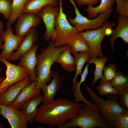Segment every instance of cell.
<instances>
[{
	"instance_id": "cell-1",
	"label": "cell",
	"mask_w": 128,
	"mask_h": 128,
	"mask_svg": "<svg viewBox=\"0 0 128 128\" xmlns=\"http://www.w3.org/2000/svg\"><path fill=\"white\" fill-rule=\"evenodd\" d=\"M82 106V103L67 99H54L51 103L40 107L34 120L41 124L59 128L74 116Z\"/></svg>"
},
{
	"instance_id": "cell-2",
	"label": "cell",
	"mask_w": 128,
	"mask_h": 128,
	"mask_svg": "<svg viewBox=\"0 0 128 128\" xmlns=\"http://www.w3.org/2000/svg\"><path fill=\"white\" fill-rule=\"evenodd\" d=\"M46 48L41 49V53L36 54L37 63L35 73L37 80L36 87L41 89L51 82L54 72L51 69L58 55L69 46V45L59 47L55 46L52 41H49Z\"/></svg>"
},
{
	"instance_id": "cell-3",
	"label": "cell",
	"mask_w": 128,
	"mask_h": 128,
	"mask_svg": "<svg viewBox=\"0 0 128 128\" xmlns=\"http://www.w3.org/2000/svg\"><path fill=\"white\" fill-rule=\"evenodd\" d=\"M111 128L109 124L101 116L99 107L96 103L89 105L84 102L77 114L59 128Z\"/></svg>"
},
{
	"instance_id": "cell-4",
	"label": "cell",
	"mask_w": 128,
	"mask_h": 128,
	"mask_svg": "<svg viewBox=\"0 0 128 128\" xmlns=\"http://www.w3.org/2000/svg\"><path fill=\"white\" fill-rule=\"evenodd\" d=\"M86 88L91 100L98 106L101 116L111 128H114V123L116 116L121 113L128 112V110L118 102V97L116 95L109 94L105 100L97 95L90 87Z\"/></svg>"
},
{
	"instance_id": "cell-5",
	"label": "cell",
	"mask_w": 128,
	"mask_h": 128,
	"mask_svg": "<svg viewBox=\"0 0 128 128\" xmlns=\"http://www.w3.org/2000/svg\"><path fill=\"white\" fill-rule=\"evenodd\" d=\"M116 24L115 22L107 20L102 27L98 29L78 32L87 43L90 54L89 58L104 56L101 49L102 42L105 36L112 34V28Z\"/></svg>"
},
{
	"instance_id": "cell-6",
	"label": "cell",
	"mask_w": 128,
	"mask_h": 128,
	"mask_svg": "<svg viewBox=\"0 0 128 128\" xmlns=\"http://www.w3.org/2000/svg\"><path fill=\"white\" fill-rule=\"evenodd\" d=\"M58 1L59 12L55 20L54 32L50 38L55 47L68 45L71 39L78 32L75 27L70 24L64 12L62 0Z\"/></svg>"
},
{
	"instance_id": "cell-7",
	"label": "cell",
	"mask_w": 128,
	"mask_h": 128,
	"mask_svg": "<svg viewBox=\"0 0 128 128\" xmlns=\"http://www.w3.org/2000/svg\"><path fill=\"white\" fill-rule=\"evenodd\" d=\"M70 2L74 8L76 16L74 18L69 17L67 18L69 23L74 26L78 32L85 30L97 29L101 27L109 18L114 9L113 8L100 14L95 18L89 19L80 13L74 0H71Z\"/></svg>"
},
{
	"instance_id": "cell-8",
	"label": "cell",
	"mask_w": 128,
	"mask_h": 128,
	"mask_svg": "<svg viewBox=\"0 0 128 128\" xmlns=\"http://www.w3.org/2000/svg\"><path fill=\"white\" fill-rule=\"evenodd\" d=\"M0 61L6 66V76L0 83V94L3 93L10 86L29 76L27 70L23 67L9 62L5 59H0Z\"/></svg>"
},
{
	"instance_id": "cell-9",
	"label": "cell",
	"mask_w": 128,
	"mask_h": 128,
	"mask_svg": "<svg viewBox=\"0 0 128 128\" xmlns=\"http://www.w3.org/2000/svg\"><path fill=\"white\" fill-rule=\"evenodd\" d=\"M11 24L8 21L6 24V29L3 31L0 37L4 44L1 49L2 51L0 54V59L8 60L10 56L13 54L14 50H17L25 37L14 35L12 32Z\"/></svg>"
},
{
	"instance_id": "cell-10",
	"label": "cell",
	"mask_w": 128,
	"mask_h": 128,
	"mask_svg": "<svg viewBox=\"0 0 128 128\" xmlns=\"http://www.w3.org/2000/svg\"><path fill=\"white\" fill-rule=\"evenodd\" d=\"M59 11V7L48 4L43 7L38 14L46 27V30L43 36L46 41L50 40L54 33L55 20Z\"/></svg>"
},
{
	"instance_id": "cell-11",
	"label": "cell",
	"mask_w": 128,
	"mask_h": 128,
	"mask_svg": "<svg viewBox=\"0 0 128 128\" xmlns=\"http://www.w3.org/2000/svg\"><path fill=\"white\" fill-rule=\"evenodd\" d=\"M0 114L8 121L12 128H26L28 121L23 111L10 105L0 104Z\"/></svg>"
},
{
	"instance_id": "cell-12",
	"label": "cell",
	"mask_w": 128,
	"mask_h": 128,
	"mask_svg": "<svg viewBox=\"0 0 128 128\" xmlns=\"http://www.w3.org/2000/svg\"><path fill=\"white\" fill-rule=\"evenodd\" d=\"M41 19L38 14L22 13L17 19L14 26L16 35L25 37L32 28L39 26Z\"/></svg>"
},
{
	"instance_id": "cell-13",
	"label": "cell",
	"mask_w": 128,
	"mask_h": 128,
	"mask_svg": "<svg viewBox=\"0 0 128 128\" xmlns=\"http://www.w3.org/2000/svg\"><path fill=\"white\" fill-rule=\"evenodd\" d=\"M38 36L35 27L32 28L25 37L17 50L9 57L8 61L19 60L31 49L37 40Z\"/></svg>"
},
{
	"instance_id": "cell-14",
	"label": "cell",
	"mask_w": 128,
	"mask_h": 128,
	"mask_svg": "<svg viewBox=\"0 0 128 128\" xmlns=\"http://www.w3.org/2000/svg\"><path fill=\"white\" fill-rule=\"evenodd\" d=\"M29 76L9 87L4 92L0 94V104L11 105L21 91L31 83Z\"/></svg>"
},
{
	"instance_id": "cell-15",
	"label": "cell",
	"mask_w": 128,
	"mask_h": 128,
	"mask_svg": "<svg viewBox=\"0 0 128 128\" xmlns=\"http://www.w3.org/2000/svg\"><path fill=\"white\" fill-rule=\"evenodd\" d=\"M38 45H34L30 50L19 60L18 65L27 71L31 82L36 78L35 68L37 63L36 53Z\"/></svg>"
},
{
	"instance_id": "cell-16",
	"label": "cell",
	"mask_w": 128,
	"mask_h": 128,
	"mask_svg": "<svg viewBox=\"0 0 128 128\" xmlns=\"http://www.w3.org/2000/svg\"><path fill=\"white\" fill-rule=\"evenodd\" d=\"M118 23L116 28L113 30L109 40L111 49L114 52V43L118 37L121 38L126 44L128 43V17L119 15Z\"/></svg>"
},
{
	"instance_id": "cell-17",
	"label": "cell",
	"mask_w": 128,
	"mask_h": 128,
	"mask_svg": "<svg viewBox=\"0 0 128 128\" xmlns=\"http://www.w3.org/2000/svg\"><path fill=\"white\" fill-rule=\"evenodd\" d=\"M37 82L36 78L30 84L24 88L10 105L16 109L20 110L24 102L40 94L41 89L36 87Z\"/></svg>"
},
{
	"instance_id": "cell-18",
	"label": "cell",
	"mask_w": 128,
	"mask_h": 128,
	"mask_svg": "<svg viewBox=\"0 0 128 128\" xmlns=\"http://www.w3.org/2000/svg\"><path fill=\"white\" fill-rule=\"evenodd\" d=\"M52 78L49 84L45 85L41 89L44 94L42 105L48 104L53 101L57 91L61 87L62 83L59 74L54 72Z\"/></svg>"
},
{
	"instance_id": "cell-19",
	"label": "cell",
	"mask_w": 128,
	"mask_h": 128,
	"mask_svg": "<svg viewBox=\"0 0 128 128\" xmlns=\"http://www.w3.org/2000/svg\"><path fill=\"white\" fill-rule=\"evenodd\" d=\"M44 96L39 94L36 96L25 101L22 106L21 110L30 124L33 123L37 114L38 105L42 102Z\"/></svg>"
},
{
	"instance_id": "cell-20",
	"label": "cell",
	"mask_w": 128,
	"mask_h": 128,
	"mask_svg": "<svg viewBox=\"0 0 128 128\" xmlns=\"http://www.w3.org/2000/svg\"><path fill=\"white\" fill-rule=\"evenodd\" d=\"M58 0H28L24 7L23 13L38 14L42 8L48 4L57 6Z\"/></svg>"
},
{
	"instance_id": "cell-21",
	"label": "cell",
	"mask_w": 128,
	"mask_h": 128,
	"mask_svg": "<svg viewBox=\"0 0 128 128\" xmlns=\"http://www.w3.org/2000/svg\"><path fill=\"white\" fill-rule=\"evenodd\" d=\"M69 46L58 55L55 62L59 63L64 70L70 72L76 69V64L74 57L71 55Z\"/></svg>"
},
{
	"instance_id": "cell-22",
	"label": "cell",
	"mask_w": 128,
	"mask_h": 128,
	"mask_svg": "<svg viewBox=\"0 0 128 128\" xmlns=\"http://www.w3.org/2000/svg\"><path fill=\"white\" fill-rule=\"evenodd\" d=\"M100 1V4L96 7L87 5L85 10L87 12L88 18H94L100 14L112 9L115 1V0H101Z\"/></svg>"
},
{
	"instance_id": "cell-23",
	"label": "cell",
	"mask_w": 128,
	"mask_h": 128,
	"mask_svg": "<svg viewBox=\"0 0 128 128\" xmlns=\"http://www.w3.org/2000/svg\"><path fill=\"white\" fill-rule=\"evenodd\" d=\"M71 54L76 52L89 51L86 42L78 32L71 39L68 43Z\"/></svg>"
},
{
	"instance_id": "cell-24",
	"label": "cell",
	"mask_w": 128,
	"mask_h": 128,
	"mask_svg": "<svg viewBox=\"0 0 128 128\" xmlns=\"http://www.w3.org/2000/svg\"><path fill=\"white\" fill-rule=\"evenodd\" d=\"M90 54L89 51L80 53L77 52L74 54L76 64V72L72 81V82L73 83V85L70 92H73L75 88L77 77L79 75L81 74L83 67L85 64L86 62H87V60L89 59Z\"/></svg>"
},
{
	"instance_id": "cell-25",
	"label": "cell",
	"mask_w": 128,
	"mask_h": 128,
	"mask_svg": "<svg viewBox=\"0 0 128 128\" xmlns=\"http://www.w3.org/2000/svg\"><path fill=\"white\" fill-rule=\"evenodd\" d=\"M89 64L87 63L83 72L81 74L80 81L79 82H76L75 88L73 92L75 102L79 103L80 101H82L87 104L90 105L92 103L90 101L87 100L84 97L80 89L81 85L82 83L85 82L88 74V67Z\"/></svg>"
},
{
	"instance_id": "cell-26",
	"label": "cell",
	"mask_w": 128,
	"mask_h": 128,
	"mask_svg": "<svg viewBox=\"0 0 128 128\" xmlns=\"http://www.w3.org/2000/svg\"><path fill=\"white\" fill-rule=\"evenodd\" d=\"M108 59L107 57H101L100 58L97 57L89 58L87 62L89 64H94L95 65V69L94 73V77L92 86H93L96 82L102 78L103 71L105 64Z\"/></svg>"
},
{
	"instance_id": "cell-27",
	"label": "cell",
	"mask_w": 128,
	"mask_h": 128,
	"mask_svg": "<svg viewBox=\"0 0 128 128\" xmlns=\"http://www.w3.org/2000/svg\"><path fill=\"white\" fill-rule=\"evenodd\" d=\"M10 15L8 21L11 25L23 13L25 5L28 0H12Z\"/></svg>"
},
{
	"instance_id": "cell-28",
	"label": "cell",
	"mask_w": 128,
	"mask_h": 128,
	"mask_svg": "<svg viewBox=\"0 0 128 128\" xmlns=\"http://www.w3.org/2000/svg\"><path fill=\"white\" fill-rule=\"evenodd\" d=\"M123 73L122 71L117 72L110 81L113 87L118 91L128 88V77Z\"/></svg>"
},
{
	"instance_id": "cell-29",
	"label": "cell",
	"mask_w": 128,
	"mask_h": 128,
	"mask_svg": "<svg viewBox=\"0 0 128 128\" xmlns=\"http://www.w3.org/2000/svg\"><path fill=\"white\" fill-rule=\"evenodd\" d=\"M99 95L101 96L109 94L114 95H117L118 91L113 87L110 82H99L96 88Z\"/></svg>"
},
{
	"instance_id": "cell-30",
	"label": "cell",
	"mask_w": 128,
	"mask_h": 128,
	"mask_svg": "<svg viewBox=\"0 0 128 128\" xmlns=\"http://www.w3.org/2000/svg\"><path fill=\"white\" fill-rule=\"evenodd\" d=\"M103 71L104 74L99 82H110L116 75L117 72L116 66L115 64H110L104 67Z\"/></svg>"
},
{
	"instance_id": "cell-31",
	"label": "cell",
	"mask_w": 128,
	"mask_h": 128,
	"mask_svg": "<svg viewBox=\"0 0 128 128\" xmlns=\"http://www.w3.org/2000/svg\"><path fill=\"white\" fill-rule=\"evenodd\" d=\"M114 128H128V112L117 115L114 119Z\"/></svg>"
},
{
	"instance_id": "cell-32",
	"label": "cell",
	"mask_w": 128,
	"mask_h": 128,
	"mask_svg": "<svg viewBox=\"0 0 128 128\" xmlns=\"http://www.w3.org/2000/svg\"><path fill=\"white\" fill-rule=\"evenodd\" d=\"M12 0H0V13L5 18L8 19L11 10Z\"/></svg>"
},
{
	"instance_id": "cell-33",
	"label": "cell",
	"mask_w": 128,
	"mask_h": 128,
	"mask_svg": "<svg viewBox=\"0 0 128 128\" xmlns=\"http://www.w3.org/2000/svg\"><path fill=\"white\" fill-rule=\"evenodd\" d=\"M117 13L119 15L128 17V0H122L117 6L115 15Z\"/></svg>"
},
{
	"instance_id": "cell-34",
	"label": "cell",
	"mask_w": 128,
	"mask_h": 128,
	"mask_svg": "<svg viewBox=\"0 0 128 128\" xmlns=\"http://www.w3.org/2000/svg\"><path fill=\"white\" fill-rule=\"evenodd\" d=\"M119 98L120 105L128 109V88L118 91L117 95Z\"/></svg>"
},
{
	"instance_id": "cell-35",
	"label": "cell",
	"mask_w": 128,
	"mask_h": 128,
	"mask_svg": "<svg viewBox=\"0 0 128 128\" xmlns=\"http://www.w3.org/2000/svg\"><path fill=\"white\" fill-rule=\"evenodd\" d=\"M76 1L79 5H87L93 6L98 4L101 0H76Z\"/></svg>"
},
{
	"instance_id": "cell-36",
	"label": "cell",
	"mask_w": 128,
	"mask_h": 128,
	"mask_svg": "<svg viewBox=\"0 0 128 128\" xmlns=\"http://www.w3.org/2000/svg\"><path fill=\"white\" fill-rule=\"evenodd\" d=\"M3 23L0 19V35L3 31Z\"/></svg>"
},
{
	"instance_id": "cell-37",
	"label": "cell",
	"mask_w": 128,
	"mask_h": 128,
	"mask_svg": "<svg viewBox=\"0 0 128 128\" xmlns=\"http://www.w3.org/2000/svg\"><path fill=\"white\" fill-rule=\"evenodd\" d=\"M2 68H0V74L2 71ZM5 76L0 77V83L2 82L5 79Z\"/></svg>"
},
{
	"instance_id": "cell-38",
	"label": "cell",
	"mask_w": 128,
	"mask_h": 128,
	"mask_svg": "<svg viewBox=\"0 0 128 128\" xmlns=\"http://www.w3.org/2000/svg\"><path fill=\"white\" fill-rule=\"evenodd\" d=\"M122 0H115L117 4V6H118L121 3Z\"/></svg>"
},
{
	"instance_id": "cell-39",
	"label": "cell",
	"mask_w": 128,
	"mask_h": 128,
	"mask_svg": "<svg viewBox=\"0 0 128 128\" xmlns=\"http://www.w3.org/2000/svg\"><path fill=\"white\" fill-rule=\"evenodd\" d=\"M3 41L0 37V50L1 49L2 46V45Z\"/></svg>"
},
{
	"instance_id": "cell-40",
	"label": "cell",
	"mask_w": 128,
	"mask_h": 128,
	"mask_svg": "<svg viewBox=\"0 0 128 128\" xmlns=\"http://www.w3.org/2000/svg\"><path fill=\"white\" fill-rule=\"evenodd\" d=\"M4 128L3 125L0 123V128Z\"/></svg>"
}]
</instances>
